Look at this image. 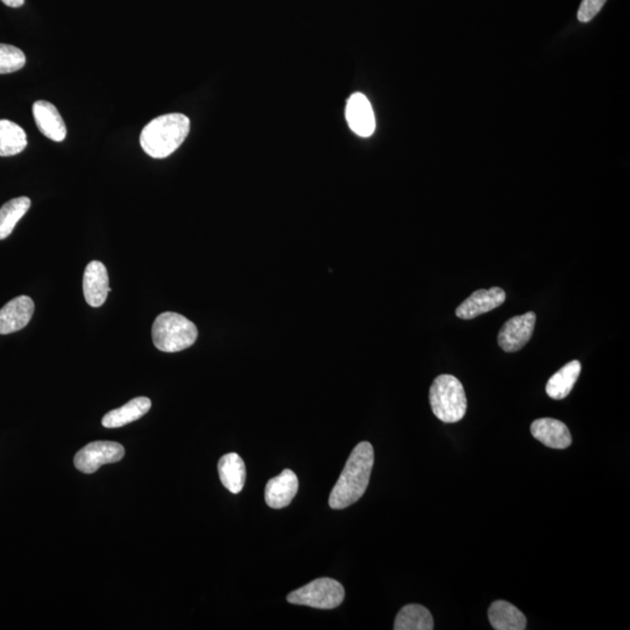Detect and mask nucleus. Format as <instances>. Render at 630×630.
<instances>
[{
    "instance_id": "f257e3e1",
    "label": "nucleus",
    "mask_w": 630,
    "mask_h": 630,
    "mask_svg": "<svg viewBox=\"0 0 630 630\" xmlns=\"http://www.w3.org/2000/svg\"><path fill=\"white\" fill-rule=\"evenodd\" d=\"M373 447L364 441L354 448L345 469L330 495V507L340 511L356 503L364 496L371 481L373 467Z\"/></svg>"
},
{
    "instance_id": "f03ea898",
    "label": "nucleus",
    "mask_w": 630,
    "mask_h": 630,
    "mask_svg": "<svg viewBox=\"0 0 630 630\" xmlns=\"http://www.w3.org/2000/svg\"><path fill=\"white\" fill-rule=\"evenodd\" d=\"M191 120L183 113H168L151 120L141 134V146L154 160H164L175 153L186 141Z\"/></svg>"
},
{
    "instance_id": "7ed1b4c3",
    "label": "nucleus",
    "mask_w": 630,
    "mask_h": 630,
    "mask_svg": "<svg viewBox=\"0 0 630 630\" xmlns=\"http://www.w3.org/2000/svg\"><path fill=\"white\" fill-rule=\"evenodd\" d=\"M198 334L195 324L178 313H161L152 326L154 346L165 353H176L190 348L198 339Z\"/></svg>"
},
{
    "instance_id": "20e7f679",
    "label": "nucleus",
    "mask_w": 630,
    "mask_h": 630,
    "mask_svg": "<svg viewBox=\"0 0 630 630\" xmlns=\"http://www.w3.org/2000/svg\"><path fill=\"white\" fill-rule=\"evenodd\" d=\"M430 405L438 420L458 422L467 411L465 389L454 376H438L430 388Z\"/></svg>"
},
{
    "instance_id": "39448f33",
    "label": "nucleus",
    "mask_w": 630,
    "mask_h": 630,
    "mask_svg": "<svg viewBox=\"0 0 630 630\" xmlns=\"http://www.w3.org/2000/svg\"><path fill=\"white\" fill-rule=\"evenodd\" d=\"M345 600V588L337 580L319 578L298 588L288 595L293 605H303L318 610L337 609Z\"/></svg>"
},
{
    "instance_id": "423d86ee",
    "label": "nucleus",
    "mask_w": 630,
    "mask_h": 630,
    "mask_svg": "<svg viewBox=\"0 0 630 630\" xmlns=\"http://www.w3.org/2000/svg\"><path fill=\"white\" fill-rule=\"evenodd\" d=\"M126 455L122 445L115 441H94L77 453L74 465L85 474H93L102 466L120 462Z\"/></svg>"
},
{
    "instance_id": "0eeeda50",
    "label": "nucleus",
    "mask_w": 630,
    "mask_h": 630,
    "mask_svg": "<svg viewBox=\"0 0 630 630\" xmlns=\"http://www.w3.org/2000/svg\"><path fill=\"white\" fill-rule=\"evenodd\" d=\"M535 324L534 312H528L526 315L509 319L501 328L497 338L499 346L507 353L519 352L533 337Z\"/></svg>"
},
{
    "instance_id": "6e6552de",
    "label": "nucleus",
    "mask_w": 630,
    "mask_h": 630,
    "mask_svg": "<svg viewBox=\"0 0 630 630\" xmlns=\"http://www.w3.org/2000/svg\"><path fill=\"white\" fill-rule=\"evenodd\" d=\"M346 119L350 130L360 137H371L376 129L375 115L371 102L364 94L356 93L347 102Z\"/></svg>"
},
{
    "instance_id": "1a4fd4ad",
    "label": "nucleus",
    "mask_w": 630,
    "mask_h": 630,
    "mask_svg": "<svg viewBox=\"0 0 630 630\" xmlns=\"http://www.w3.org/2000/svg\"><path fill=\"white\" fill-rule=\"evenodd\" d=\"M505 301V292L501 288L479 290L471 294L458 308L455 315L462 320H471L500 307Z\"/></svg>"
},
{
    "instance_id": "9d476101",
    "label": "nucleus",
    "mask_w": 630,
    "mask_h": 630,
    "mask_svg": "<svg viewBox=\"0 0 630 630\" xmlns=\"http://www.w3.org/2000/svg\"><path fill=\"white\" fill-rule=\"evenodd\" d=\"M110 291L107 267L98 260L89 263L83 275V293L86 303L92 307H101Z\"/></svg>"
},
{
    "instance_id": "9b49d317",
    "label": "nucleus",
    "mask_w": 630,
    "mask_h": 630,
    "mask_svg": "<svg viewBox=\"0 0 630 630\" xmlns=\"http://www.w3.org/2000/svg\"><path fill=\"white\" fill-rule=\"evenodd\" d=\"M34 313L31 298L20 296L14 298L0 309V334L14 333L28 326Z\"/></svg>"
},
{
    "instance_id": "f8f14e48",
    "label": "nucleus",
    "mask_w": 630,
    "mask_h": 630,
    "mask_svg": "<svg viewBox=\"0 0 630 630\" xmlns=\"http://www.w3.org/2000/svg\"><path fill=\"white\" fill-rule=\"evenodd\" d=\"M33 116L37 129L45 137L56 143L65 141L67 135L66 123L54 104L47 101H37L33 104Z\"/></svg>"
},
{
    "instance_id": "ddd939ff",
    "label": "nucleus",
    "mask_w": 630,
    "mask_h": 630,
    "mask_svg": "<svg viewBox=\"0 0 630 630\" xmlns=\"http://www.w3.org/2000/svg\"><path fill=\"white\" fill-rule=\"evenodd\" d=\"M530 431L535 439L553 450H565L571 446L572 436L563 421L541 418L531 424Z\"/></svg>"
},
{
    "instance_id": "4468645a",
    "label": "nucleus",
    "mask_w": 630,
    "mask_h": 630,
    "mask_svg": "<svg viewBox=\"0 0 630 630\" xmlns=\"http://www.w3.org/2000/svg\"><path fill=\"white\" fill-rule=\"evenodd\" d=\"M299 489V481L291 470H282L271 479L266 488V501L270 508L282 509L291 503Z\"/></svg>"
},
{
    "instance_id": "2eb2a0df",
    "label": "nucleus",
    "mask_w": 630,
    "mask_h": 630,
    "mask_svg": "<svg viewBox=\"0 0 630 630\" xmlns=\"http://www.w3.org/2000/svg\"><path fill=\"white\" fill-rule=\"evenodd\" d=\"M490 625L495 630H524L527 618L518 607L504 600L493 602L488 610Z\"/></svg>"
},
{
    "instance_id": "dca6fc26",
    "label": "nucleus",
    "mask_w": 630,
    "mask_h": 630,
    "mask_svg": "<svg viewBox=\"0 0 630 630\" xmlns=\"http://www.w3.org/2000/svg\"><path fill=\"white\" fill-rule=\"evenodd\" d=\"M150 399L147 397H137L131 399L126 405L119 407L108 413L102 420V425L107 429H119L141 420L151 409Z\"/></svg>"
},
{
    "instance_id": "f3484780",
    "label": "nucleus",
    "mask_w": 630,
    "mask_h": 630,
    "mask_svg": "<svg viewBox=\"0 0 630 630\" xmlns=\"http://www.w3.org/2000/svg\"><path fill=\"white\" fill-rule=\"evenodd\" d=\"M218 474H220L222 485L230 493L242 492L245 479H247V470H245V463L239 454L229 453V454L222 456L218 462Z\"/></svg>"
},
{
    "instance_id": "a211bd4d",
    "label": "nucleus",
    "mask_w": 630,
    "mask_h": 630,
    "mask_svg": "<svg viewBox=\"0 0 630 630\" xmlns=\"http://www.w3.org/2000/svg\"><path fill=\"white\" fill-rule=\"evenodd\" d=\"M580 372H582V364L579 361L569 362L548 380L546 394L554 401L568 397L579 379Z\"/></svg>"
},
{
    "instance_id": "6ab92c4d",
    "label": "nucleus",
    "mask_w": 630,
    "mask_h": 630,
    "mask_svg": "<svg viewBox=\"0 0 630 630\" xmlns=\"http://www.w3.org/2000/svg\"><path fill=\"white\" fill-rule=\"evenodd\" d=\"M435 628L432 614L424 606L407 605L403 607L395 620V630H432Z\"/></svg>"
},
{
    "instance_id": "aec40b11",
    "label": "nucleus",
    "mask_w": 630,
    "mask_h": 630,
    "mask_svg": "<svg viewBox=\"0 0 630 630\" xmlns=\"http://www.w3.org/2000/svg\"><path fill=\"white\" fill-rule=\"evenodd\" d=\"M28 146V135L21 127L9 119H0V157H12Z\"/></svg>"
},
{
    "instance_id": "412c9836",
    "label": "nucleus",
    "mask_w": 630,
    "mask_h": 630,
    "mask_svg": "<svg viewBox=\"0 0 630 630\" xmlns=\"http://www.w3.org/2000/svg\"><path fill=\"white\" fill-rule=\"evenodd\" d=\"M31 207L28 196L10 200L0 209V240H5L12 233L19 221L24 217Z\"/></svg>"
},
{
    "instance_id": "4be33fe9",
    "label": "nucleus",
    "mask_w": 630,
    "mask_h": 630,
    "mask_svg": "<svg viewBox=\"0 0 630 630\" xmlns=\"http://www.w3.org/2000/svg\"><path fill=\"white\" fill-rule=\"evenodd\" d=\"M26 65V56L21 49L12 45L0 44V74L16 73Z\"/></svg>"
},
{
    "instance_id": "5701e85b",
    "label": "nucleus",
    "mask_w": 630,
    "mask_h": 630,
    "mask_svg": "<svg viewBox=\"0 0 630 630\" xmlns=\"http://www.w3.org/2000/svg\"><path fill=\"white\" fill-rule=\"evenodd\" d=\"M606 2L607 0H583L578 11L579 21H591L601 11Z\"/></svg>"
},
{
    "instance_id": "b1692460",
    "label": "nucleus",
    "mask_w": 630,
    "mask_h": 630,
    "mask_svg": "<svg viewBox=\"0 0 630 630\" xmlns=\"http://www.w3.org/2000/svg\"><path fill=\"white\" fill-rule=\"evenodd\" d=\"M2 2L5 4L6 6L18 9V7L24 5L25 0H2Z\"/></svg>"
}]
</instances>
